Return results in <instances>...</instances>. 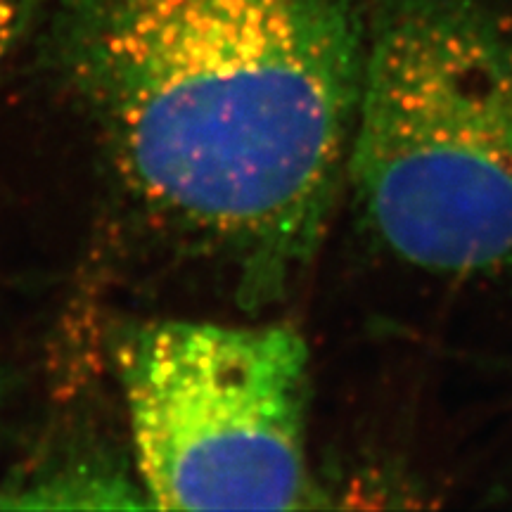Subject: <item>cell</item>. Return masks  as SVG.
Listing matches in <instances>:
<instances>
[{
	"label": "cell",
	"instance_id": "cell-3",
	"mask_svg": "<svg viewBox=\"0 0 512 512\" xmlns=\"http://www.w3.org/2000/svg\"><path fill=\"white\" fill-rule=\"evenodd\" d=\"M117 373L147 505H309V351L297 332L155 320L121 335Z\"/></svg>",
	"mask_w": 512,
	"mask_h": 512
},
{
	"label": "cell",
	"instance_id": "cell-1",
	"mask_svg": "<svg viewBox=\"0 0 512 512\" xmlns=\"http://www.w3.org/2000/svg\"><path fill=\"white\" fill-rule=\"evenodd\" d=\"M114 164L261 290L320 245L354 136L363 0H60Z\"/></svg>",
	"mask_w": 512,
	"mask_h": 512
},
{
	"label": "cell",
	"instance_id": "cell-4",
	"mask_svg": "<svg viewBox=\"0 0 512 512\" xmlns=\"http://www.w3.org/2000/svg\"><path fill=\"white\" fill-rule=\"evenodd\" d=\"M29 0H0V64L12 53L24 19H27Z\"/></svg>",
	"mask_w": 512,
	"mask_h": 512
},
{
	"label": "cell",
	"instance_id": "cell-2",
	"mask_svg": "<svg viewBox=\"0 0 512 512\" xmlns=\"http://www.w3.org/2000/svg\"><path fill=\"white\" fill-rule=\"evenodd\" d=\"M347 178L401 264L439 278L510 271V19L482 0H380Z\"/></svg>",
	"mask_w": 512,
	"mask_h": 512
}]
</instances>
